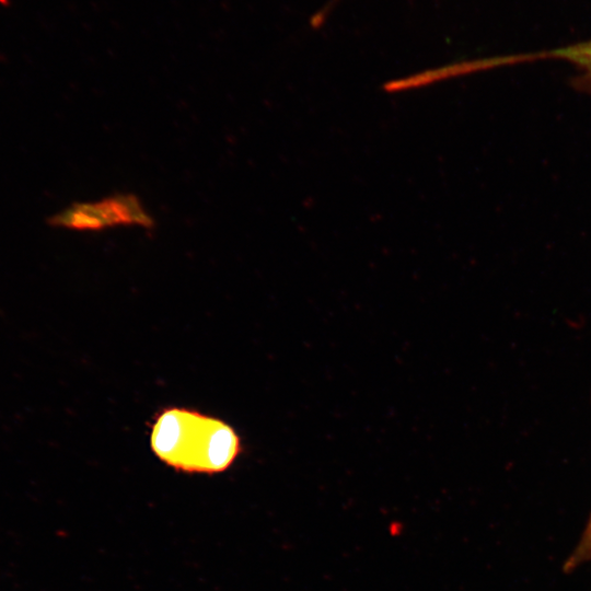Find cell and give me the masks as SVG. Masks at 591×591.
I'll use <instances>...</instances> for the list:
<instances>
[{
  "label": "cell",
  "instance_id": "cell-1",
  "mask_svg": "<svg viewBox=\"0 0 591 591\" xmlns=\"http://www.w3.org/2000/svg\"><path fill=\"white\" fill-rule=\"evenodd\" d=\"M150 445L162 462L185 473L223 472L242 452L241 438L230 425L184 407L157 415Z\"/></svg>",
  "mask_w": 591,
  "mask_h": 591
},
{
  "label": "cell",
  "instance_id": "cell-2",
  "mask_svg": "<svg viewBox=\"0 0 591 591\" xmlns=\"http://www.w3.org/2000/svg\"><path fill=\"white\" fill-rule=\"evenodd\" d=\"M50 227L102 231L115 227L152 229L154 219L134 194L119 193L97 201L74 202L47 219Z\"/></svg>",
  "mask_w": 591,
  "mask_h": 591
},
{
  "label": "cell",
  "instance_id": "cell-3",
  "mask_svg": "<svg viewBox=\"0 0 591 591\" xmlns=\"http://www.w3.org/2000/svg\"><path fill=\"white\" fill-rule=\"evenodd\" d=\"M541 60L564 61L573 66L575 84L591 94V38L547 50L521 53L494 57L496 68Z\"/></svg>",
  "mask_w": 591,
  "mask_h": 591
},
{
  "label": "cell",
  "instance_id": "cell-4",
  "mask_svg": "<svg viewBox=\"0 0 591 591\" xmlns=\"http://www.w3.org/2000/svg\"><path fill=\"white\" fill-rule=\"evenodd\" d=\"M588 561H591V514L576 549L565 565L567 569H573Z\"/></svg>",
  "mask_w": 591,
  "mask_h": 591
}]
</instances>
